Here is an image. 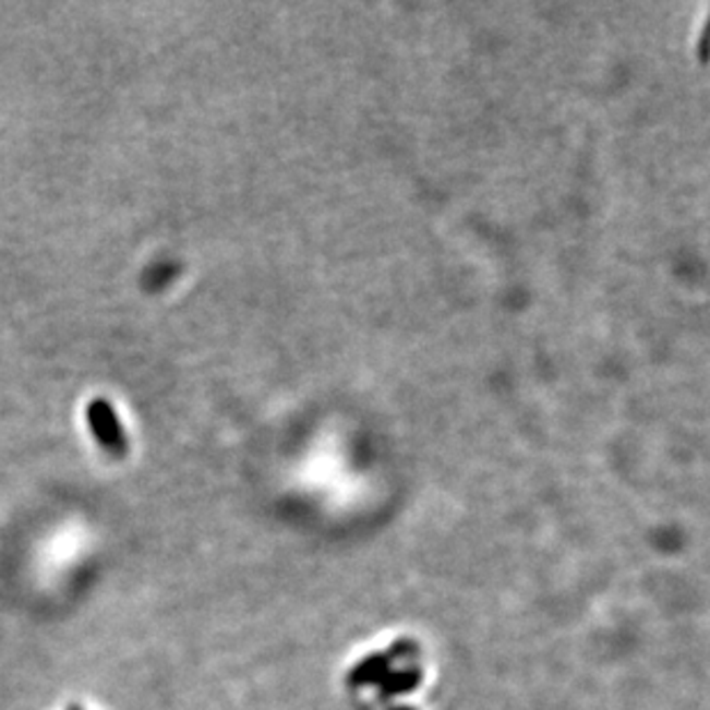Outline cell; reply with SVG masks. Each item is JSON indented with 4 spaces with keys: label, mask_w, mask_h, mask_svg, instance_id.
<instances>
[{
    "label": "cell",
    "mask_w": 710,
    "mask_h": 710,
    "mask_svg": "<svg viewBox=\"0 0 710 710\" xmlns=\"http://www.w3.org/2000/svg\"><path fill=\"white\" fill-rule=\"evenodd\" d=\"M70 710H83V708H79V706H72V708H70Z\"/></svg>",
    "instance_id": "277c9868"
},
{
    "label": "cell",
    "mask_w": 710,
    "mask_h": 710,
    "mask_svg": "<svg viewBox=\"0 0 710 710\" xmlns=\"http://www.w3.org/2000/svg\"><path fill=\"white\" fill-rule=\"evenodd\" d=\"M85 417H88L93 435H95L97 444L106 450V454H111L116 458L127 456L129 442H127V435H124V428H122L118 414L113 412V405L109 400L93 398Z\"/></svg>",
    "instance_id": "6da1fadb"
},
{
    "label": "cell",
    "mask_w": 710,
    "mask_h": 710,
    "mask_svg": "<svg viewBox=\"0 0 710 710\" xmlns=\"http://www.w3.org/2000/svg\"><path fill=\"white\" fill-rule=\"evenodd\" d=\"M419 672H412V670H407V672H389L382 683H380V690L384 697H394V695H405V693H410L414 690V687L419 685Z\"/></svg>",
    "instance_id": "3957f363"
},
{
    "label": "cell",
    "mask_w": 710,
    "mask_h": 710,
    "mask_svg": "<svg viewBox=\"0 0 710 710\" xmlns=\"http://www.w3.org/2000/svg\"><path fill=\"white\" fill-rule=\"evenodd\" d=\"M394 651L386 653V655H373L369 660H363L354 666V672L350 676L352 685H380L382 678L389 674V664H392Z\"/></svg>",
    "instance_id": "7a4b0ae2"
}]
</instances>
